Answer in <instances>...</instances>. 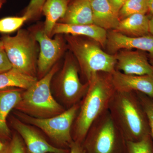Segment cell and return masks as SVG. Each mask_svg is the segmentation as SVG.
<instances>
[{"label":"cell","instance_id":"7","mask_svg":"<svg viewBox=\"0 0 153 153\" xmlns=\"http://www.w3.org/2000/svg\"><path fill=\"white\" fill-rule=\"evenodd\" d=\"M79 102L60 114L47 118L33 117L18 111L16 115L22 121L40 129L58 146L69 148L73 141L72 126L79 111Z\"/></svg>","mask_w":153,"mask_h":153},{"label":"cell","instance_id":"34","mask_svg":"<svg viewBox=\"0 0 153 153\" xmlns=\"http://www.w3.org/2000/svg\"><path fill=\"white\" fill-rule=\"evenodd\" d=\"M6 0H0V9L2 7L4 3L5 2Z\"/></svg>","mask_w":153,"mask_h":153},{"label":"cell","instance_id":"37","mask_svg":"<svg viewBox=\"0 0 153 153\" xmlns=\"http://www.w3.org/2000/svg\"><path fill=\"white\" fill-rule=\"evenodd\" d=\"M88 1H92V0H88Z\"/></svg>","mask_w":153,"mask_h":153},{"label":"cell","instance_id":"35","mask_svg":"<svg viewBox=\"0 0 153 153\" xmlns=\"http://www.w3.org/2000/svg\"><path fill=\"white\" fill-rule=\"evenodd\" d=\"M4 49V45H3L2 41L0 40V49Z\"/></svg>","mask_w":153,"mask_h":153},{"label":"cell","instance_id":"10","mask_svg":"<svg viewBox=\"0 0 153 153\" xmlns=\"http://www.w3.org/2000/svg\"><path fill=\"white\" fill-rule=\"evenodd\" d=\"M11 123L24 141L28 153H68L69 149L50 144L34 127L19 118L12 117Z\"/></svg>","mask_w":153,"mask_h":153},{"label":"cell","instance_id":"36","mask_svg":"<svg viewBox=\"0 0 153 153\" xmlns=\"http://www.w3.org/2000/svg\"><path fill=\"white\" fill-rule=\"evenodd\" d=\"M150 63L152 64V66H153V58H150L149 60Z\"/></svg>","mask_w":153,"mask_h":153},{"label":"cell","instance_id":"15","mask_svg":"<svg viewBox=\"0 0 153 153\" xmlns=\"http://www.w3.org/2000/svg\"><path fill=\"white\" fill-rule=\"evenodd\" d=\"M90 3L94 24L105 30H116L120 21L119 13L108 0H92Z\"/></svg>","mask_w":153,"mask_h":153},{"label":"cell","instance_id":"26","mask_svg":"<svg viewBox=\"0 0 153 153\" xmlns=\"http://www.w3.org/2000/svg\"><path fill=\"white\" fill-rule=\"evenodd\" d=\"M10 153H26L25 143L19 134H14L11 138Z\"/></svg>","mask_w":153,"mask_h":153},{"label":"cell","instance_id":"17","mask_svg":"<svg viewBox=\"0 0 153 153\" xmlns=\"http://www.w3.org/2000/svg\"><path fill=\"white\" fill-rule=\"evenodd\" d=\"M149 19L146 14H134L120 21L115 31L131 37L149 35Z\"/></svg>","mask_w":153,"mask_h":153},{"label":"cell","instance_id":"29","mask_svg":"<svg viewBox=\"0 0 153 153\" xmlns=\"http://www.w3.org/2000/svg\"><path fill=\"white\" fill-rule=\"evenodd\" d=\"M10 134L8 126H3L0 121V138L6 140L10 139Z\"/></svg>","mask_w":153,"mask_h":153},{"label":"cell","instance_id":"27","mask_svg":"<svg viewBox=\"0 0 153 153\" xmlns=\"http://www.w3.org/2000/svg\"><path fill=\"white\" fill-rule=\"evenodd\" d=\"M13 68L5 50L0 49V74L8 71Z\"/></svg>","mask_w":153,"mask_h":153},{"label":"cell","instance_id":"5","mask_svg":"<svg viewBox=\"0 0 153 153\" xmlns=\"http://www.w3.org/2000/svg\"><path fill=\"white\" fill-rule=\"evenodd\" d=\"M82 143L87 153H122L126 140L107 110L91 126Z\"/></svg>","mask_w":153,"mask_h":153},{"label":"cell","instance_id":"8","mask_svg":"<svg viewBox=\"0 0 153 153\" xmlns=\"http://www.w3.org/2000/svg\"><path fill=\"white\" fill-rule=\"evenodd\" d=\"M88 87V82L82 84L80 81L75 62L67 58L57 79L56 92L58 98L69 108L81 101Z\"/></svg>","mask_w":153,"mask_h":153},{"label":"cell","instance_id":"11","mask_svg":"<svg viewBox=\"0 0 153 153\" xmlns=\"http://www.w3.org/2000/svg\"><path fill=\"white\" fill-rule=\"evenodd\" d=\"M111 78L116 91L140 92L153 98V75H131L116 70Z\"/></svg>","mask_w":153,"mask_h":153},{"label":"cell","instance_id":"4","mask_svg":"<svg viewBox=\"0 0 153 153\" xmlns=\"http://www.w3.org/2000/svg\"><path fill=\"white\" fill-rule=\"evenodd\" d=\"M66 38L87 82L98 72L111 74L115 71L116 55H109L94 43L75 36L68 35Z\"/></svg>","mask_w":153,"mask_h":153},{"label":"cell","instance_id":"18","mask_svg":"<svg viewBox=\"0 0 153 153\" xmlns=\"http://www.w3.org/2000/svg\"><path fill=\"white\" fill-rule=\"evenodd\" d=\"M68 7L67 0H46L42 13L46 18L44 30L47 36L51 37L53 28L64 16Z\"/></svg>","mask_w":153,"mask_h":153},{"label":"cell","instance_id":"1","mask_svg":"<svg viewBox=\"0 0 153 153\" xmlns=\"http://www.w3.org/2000/svg\"><path fill=\"white\" fill-rule=\"evenodd\" d=\"M88 89L79 102L78 113L72 126L73 140L82 143L91 126L108 110L115 92L111 74L98 72L91 78Z\"/></svg>","mask_w":153,"mask_h":153},{"label":"cell","instance_id":"3","mask_svg":"<svg viewBox=\"0 0 153 153\" xmlns=\"http://www.w3.org/2000/svg\"><path fill=\"white\" fill-rule=\"evenodd\" d=\"M58 70V65L55 64L44 77L23 90L15 109L18 112L40 119L52 117L64 112L66 109L55 100L51 90V82Z\"/></svg>","mask_w":153,"mask_h":153},{"label":"cell","instance_id":"21","mask_svg":"<svg viewBox=\"0 0 153 153\" xmlns=\"http://www.w3.org/2000/svg\"><path fill=\"white\" fill-rule=\"evenodd\" d=\"M149 12L148 0H127L119 12L120 19H124L136 14Z\"/></svg>","mask_w":153,"mask_h":153},{"label":"cell","instance_id":"9","mask_svg":"<svg viewBox=\"0 0 153 153\" xmlns=\"http://www.w3.org/2000/svg\"><path fill=\"white\" fill-rule=\"evenodd\" d=\"M34 37L40 47L37 75L41 79L50 71L61 56L63 50V41L58 36L51 39L44 30L37 31Z\"/></svg>","mask_w":153,"mask_h":153},{"label":"cell","instance_id":"23","mask_svg":"<svg viewBox=\"0 0 153 153\" xmlns=\"http://www.w3.org/2000/svg\"><path fill=\"white\" fill-rule=\"evenodd\" d=\"M27 20L25 15L22 17H8L0 19V33L9 34L15 32Z\"/></svg>","mask_w":153,"mask_h":153},{"label":"cell","instance_id":"20","mask_svg":"<svg viewBox=\"0 0 153 153\" xmlns=\"http://www.w3.org/2000/svg\"><path fill=\"white\" fill-rule=\"evenodd\" d=\"M23 90L16 88L0 90V121L3 126H8L7 118L20 101Z\"/></svg>","mask_w":153,"mask_h":153},{"label":"cell","instance_id":"24","mask_svg":"<svg viewBox=\"0 0 153 153\" xmlns=\"http://www.w3.org/2000/svg\"><path fill=\"white\" fill-rule=\"evenodd\" d=\"M136 93L146 116L150 135L153 141V98L140 92Z\"/></svg>","mask_w":153,"mask_h":153},{"label":"cell","instance_id":"13","mask_svg":"<svg viewBox=\"0 0 153 153\" xmlns=\"http://www.w3.org/2000/svg\"><path fill=\"white\" fill-rule=\"evenodd\" d=\"M106 44L111 53L121 49H135L149 52L150 58H153V36L150 34L131 37L114 30L107 34Z\"/></svg>","mask_w":153,"mask_h":153},{"label":"cell","instance_id":"28","mask_svg":"<svg viewBox=\"0 0 153 153\" xmlns=\"http://www.w3.org/2000/svg\"><path fill=\"white\" fill-rule=\"evenodd\" d=\"M69 149L68 153H87L82 143L74 140L69 146Z\"/></svg>","mask_w":153,"mask_h":153},{"label":"cell","instance_id":"14","mask_svg":"<svg viewBox=\"0 0 153 153\" xmlns=\"http://www.w3.org/2000/svg\"><path fill=\"white\" fill-rule=\"evenodd\" d=\"M60 34L86 36L96 41L102 47L106 44L107 39L106 30L94 24L77 25L57 23L53 28L51 36Z\"/></svg>","mask_w":153,"mask_h":153},{"label":"cell","instance_id":"19","mask_svg":"<svg viewBox=\"0 0 153 153\" xmlns=\"http://www.w3.org/2000/svg\"><path fill=\"white\" fill-rule=\"evenodd\" d=\"M38 80L37 77L30 76L13 67L0 74V90L12 88L26 90Z\"/></svg>","mask_w":153,"mask_h":153},{"label":"cell","instance_id":"12","mask_svg":"<svg viewBox=\"0 0 153 153\" xmlns=\"http://www.w3.org/2000/svg\"><path fill=\"white\" fill-rule=\"evenodd\" d=\"M139 51H122L116 55V70L131 75H153V66L146 55Z\"/></svg>","mask_w":153,"mask_h":153},{"label":"cell","instance_id":"22","mask_svg":"<svg viewBox=\"0 0 153 153\" xmlns=\"http://www.w3.org/2000/svg\"><path fill=\"white\" fill-rule=\"evenodd\" d=\"M125 153H153V141L151 135L139 140L126 141Z\"/></svg>","mask_w":153,"mask_h":153},{"label":"cell","instance_id":"33","mask_svg":"<svg viewBox=\"0 0 153 153\" xmlns=\"http://www.w3.org/2000/svg\"><path fill=\"white\" fill-rule=\"evenodd\" d=\"M149 12L152 16H153V0H148Z\"/></svg>","mask_w":153,"mask_h":153},{"label":"cell","instance_id":"2","mask_svg":"<svg viewBox=\"0 0 153 153\" xmlns=\"http://www.w3.org/2000/svg\"><path fill=\"white\" fill-rule=\"evenodd\" d=\"M108 110L126 141H136L150 135L146 116L136 92L115 91Z\"/></svg>","mask_w":153,"mask_h":153},{"label":"cell","instance_id":"6","mask_svg":"<svg viewBox=\"0 0 153 153\" xmlns=\"http://www.w3.org/2000/svg\"><path fill=\"white\" fill-rule=\"evenodd\" d=\"M1 40L13 68L37 77V48L34 36L20 30L16 36H3Z\"/></svg>","mask_w":153,"mask_h":153},{"label":"cell","instance_id":"32","mask_svg":"<svg viewBox=\"0 0 153 153\" xmlns=\"http://www.w3.org/2000/svg\"><path fill=\"white\" fill-rule=\"evenodd\" d=\"M149 33L150 35L153 36V16L150 18L149 22Z\"/></svg>","mask_w":153,"mask_h":153},{"label":"cell","instance_id":"31","mask_svg":"<svg viewBox=\"0 0 153 153\" xmlns=\"http://www.w3.org/2000/svg\"><path fill=\"white\" fill-rule=\"evenodd\" d=\"M10 142L7 140L0 138V153H10Z\"/></svg>","mask_w":153,"mask_h":153},{"label":"cell","instance_id":"25","mask_svg":"<svg viewBox=\"0 0 153 153\" xmlns=\"http://www.w3.org/2000/svg\"><path fill=\"white\" fill-rule=\"evenodd\" d=\"M46 0H31L25 15L28 20L36 19L41 15Z\"/></svg>","mask_w":153,"mask_h":153},{"label":"cell","instance_id":"16","mask_svg":"<svg viewBox=\"0 0 153 153\" xmlns=\"http://www.w3.org/2000/svg\"><path fill=\"white\" fill-rule=\"evenodd\" d=\"M62 23L77 25L94 24L93 13L90 1L75 0L68 6Z\"/></svg>","mask_w":153,"mask_h":153},{"label":"cell","instance_id":"30","mask_svg":"<svg viewBox=\"0 0 153 153\" xmlns=\"http://www.w3.org/2000/svg\"><path fill=\"white\" fill-rule=\"evenodd\" d=\"M127 0H108L111 5L119 13L120 11Z\"/></svg>","mask_w":153,"mask_h":153}]
</instances>
